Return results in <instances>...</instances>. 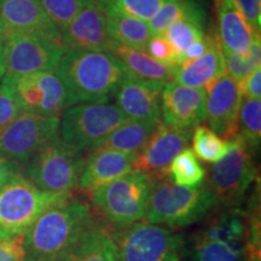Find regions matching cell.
I'll list each match as a JSON object with an SVG mask.
<instances>
[{
  "instance_id": "9c48e42d",
  "label": "cell",
  "mask_w": 261,
  "mask_h": 261,
  "mask_svg": "<svg viewBox=\"0 0 261 261\" xmlns=\"http://www.w3.org/2000/svg\"><path fill=\"white\" fill-rule=\"evenodd\" d=\"M128 121L117 106L108 103H77L64 110L58 136L80 152L91 151L114 129Z\"/></svg>"
},
{
  "instance_id": "ac0fdd59",
  "label": "cell",
  "mask_w": 261,
  "mask_h": 261,
  "mask_svg": "<svg viewBox=\"0 0 261 261\" xmlns=\"http://www.w3.org/2000/svg\"><path fill=\"white\" fill-rule=\"evenodd\" d=\"M163 85L165 83L142 80L127 74L115 94L117 108L128 120L162 122Z\"/></svg>"
},
{
  "instance_id": "ba28073f",
  "label": "cell",
  "mask_w": 261,
  "mask_h": 261,
  "mask_svg": "<svg viewBox=\"0 0 261 261\" xmlns=\"http://www.w3.org/2000/svg\"><path fill=\"white\" fill-rule=\"evenodd\" d=\"M117 261H180L184 237L173 228L138 221L113 228Z\"/></svg>"
},
{
  "instance_id": "30bf717a",
  "label": "cell",
  "mask_w": 261,
  "mask_h": 261,
  "mask_svg": "<svg viewBox=\"0 0 261 261\" xmlns=\"http://www.w3.org/2000/svg\"><path fill=\"white\" fill-rule=\"evenodd\" d=\"M71 195L42 191L23 174L0 184V227L9 233H24L40 215Z\"/></svg>"
},
{
  "instance_id": "484cf974",
  "label": "cell",
  "mask_w": 261,
  "mask_h": 261,
  "mask_svg": "<svg viewBox=\"0 0 261 261\" xmlns=\"http://www.w3.org/2000/svg\"><path fill=\"white\" fill-rule=\"evenodd\" d=\"M160 122L155 121H135L128 120L116 129H114L97 148L117 150V151L135 154L144 148Z\"/></svg>"
},
{
  "instance_id": "60d3db41",
  "label": "cell",
  "mask_w": 261,
  "mask_h": 261,
  "mask_svg": "<svg viewBox=\"0 0 261 261\" xmlns=\"http://www.w3.org/2000/svg\"><path fill=\"white\" fill-rule=\"evenodd\" d=\"M247 261H261V244L248 243Z\"/></svg>"
},
{
  "instance_id": "4316f807",
  "label": "cell",
  "mask_w": 261,
  "mask_h": 261,
  "mask_svg": "<svg viewBox=\"0 0 261 261\" xmlns=\"http://www.w3.org/2000/svg\"><path fill=\"white\" fill-rule=\"evenodd\" d=\"M169 180L180 187L194 188L205 178V169L191 149H184L175 156L166 169Z\"/></svg>"
},
{
  "instance_id": "e0dca14e",
  "label": "cell",
  "mask_w": 261,
  "mask_h": 261,
  "mask_svg": "<svg viewBox=\"0 0 261 261\" xmlns=\"http://www.w3.org/2000/svg\"><path fill=\"white\" fill-rule=\"evenodd\" d=\"M161 113L166 125L192 129L205 117V90L167 81L161 92Z\"/></svg>"
},
{
  "instance_id": "74e56055",
  "label": "cell",
  "mask_w": 261,
  "mask_h": 261,
  "mask_svg": "<svg viewBox=\"0 0 261 261\" xmlns=\"http://www.w3.org/2000/svg\"><path fill=\"white\" fill-rule=\"evenodd\" d=\"M243 98L260 99L261 98V68L257 67L249 75L238 83Z\"/></svg>"
},
{
  "instance_id": "ab89813d",
  "label": "cell",
  "mask_w": 261,
  "mask_h": 261,
  "mask_svg": "<svg viewBox=\"0 0 261 261\" xmlns=\"http://www.w3.org/2000/svg\"><path fill=\"white\" fill-rule=\"evenodd\" d=\"M214 38L215 35H207V37L204 35V38L202 39V40L196 41L194 44H191L190 46L184 51V54H182V60L185 62V61L195 60V58L201 57L202 55H204L205 51L210 48L212 42L214 40Z\"/></svg>"
},
{
  "instance_id": "6da1fadb",
  "label": "cell",
  "mask_w": 261,
  "mask_h": 261,
  "mask_svg": "<svg viewBox=\"0 0 261 261\" xmlns=\"http://www.w3.org/2000/svg\"><path fill=\"white\" fill-rule=\"evenodd\" d=\"M189 238L191 261H247L254 231H260V205L215 207Z\"/></svg>"
},
{
  "instance_id": "4dcf8cb0",
  "label": "cell",
  "mask_w": 261,
  "mask_h": 261,
  "mask_svg": "<svg viewBox=\"0 0 261 261\" xmlns=\"http://www.w3.org/2000/svg\"><path fill=\"white\" fill-rule=\"evenodd\" d=\"M99 8L133 16L143 21H151L167 0H96Z\"/></svg>"
},
{
  "instance_id": "d4e9b609",
  "label": "cell",
  "mask_w": 261,
  "mask_h": 261,
  "mask_svg": "<svg viewBox=\"0 0 261 261\" xmlns=\"http://www.w3.org/2000/svg\"><path fill=\"white\" fill-rule=\"evenodd\" d=\"M104 14L108 37L117 44L144 51L149 39L152 37L148 22L113 10H106Z\"/></svg>"
},
{
  "instance_id": "8d00e7d4",
  "label": "cell",
  "mask_w": 261,
  "mask_h": 261,
  "mask_svg": "<svg viewBox=\"0 0 261 261\" xmlns=\"http://www.w3.org/2000/svg\"><path fill=\"white\" fill-rule=\"evenodd\" d=\"M232 3L254 31L260 32L261 4L256 0H232Z\"/></svg>"
},
{
  "instance_id": "7bdbcfd3",
  "label": "cell",
  "mask_w": 261,
  "mask_h": 261,
  "mask_svg": "<svg viewBox=\"0 0 261 261\" xmlns=\"http://www.w3.org/2000/svg\"><path fill=\"white\" fill-rule=\"evenodd\" d=\"M5 232H6V231H4L2 227H0V236H2V234H4Z\"/></svg>"
},
{
  "instance_id": "d590c367",
  "label": "cell",
  "mask_w": 261,
  "mask_h": 261,
  "mask_svg": "<svg viewBox=\"0 0 261 261\" xmlns=\"http://www.w3.org/2000/svg\"><path fill=\"white\" fill-rule=\"evenodd\" d=\"M144 51L150 57L168 67H178L179 60L177 52L162 35H152L149 39Z\"/></svg>"
},
{
  "instance_id": "d6a6232c",
  "label": "cell",
  "mask_w": 261,
  "mask_h": 261,
  "mask_svg": "<svg viewBox=\"0 0 261 261\" xmlns=\"http://www.w3.org/2000/svg\"><path fill=\"white\" fill-rule=\"evenodd\" d=\"M23 112L14 84L0 83V127L8 125Z\"/></svg>"
},
{
  "instance_id": "836d02e7",
  "label": "cell",
  "mask_w": 261,
  "mask_h": 261,
  "mask_svg": "<svg viewBox=\"0 0 261 261\" xmlns=\"http://www.w3.org/2000/svg\"><path fill=\"white\" fill-rule=\"evenodd\" d=\"M184 0H167L159 12L149 21V28L152 35H160L181 16Z\"/></svg>"
},
{
  "instance_id": "44dd1931",
  "label": "cell",
  "mask_w": 261,
  "mask_h": 261,
  "mask_svg": "<svg viewBox=\"0 0 261 261\" xmlns=\"http://www.w3.org/2000/svg\"><path fill=\"white\" fill-rule=\"evenodd\" d=\"M218 40L221 50L234 55H244L260 32L254 31L242 14L238 11L232 0H217Z\"/></svg>"
},
{
  "instance_id": "e575fe53",
  "label": "cell",
  "mask_w": 261,
  "mask_h": 261,
  "mask_svg": "<svg viewBox=\"0 0 261 261\" xmlns=\"http://www.w3.org/2000/svg\"><path fill=\"white\" fill-rule=\"evenodd\" d=\"M0 261H29L24 233L5 232L0 236Z\"/></svg>"
},
{
  "instance_id": "b9f144b4",
  "label": "cell",
  "mask_w": 261,
  "mask_h": 261,
  "mask_svg": "<svg viewBox=\"0 0 261 261\" xmlns=\"http://www.w3.org/2000/svg\"><path fill=\"white\" fill-rule=\"evenodd\" d=\"M5 75V57H4V41L0 38V81Z\"/></svg>"
},
{
  "instance_id": "cb8c5ba5",
  "label": "cell",
  "mask_w": 261,
  "mask_h": 261,
  "mask_svg": "<svg viewBox=\"0 0 261 261\" xmlns=\"http://www.w3.org/2000/svg\"><path fill=\"white\" fill-rule=\"evenodd\" d=\"M108 54L113 55L121 62L126 68L127 74L138 79L167 83L172 81L174 76L175 67H168L160 63L143 50L113 42Z\"/></svg>"
},
{
  "instance_id": "603a6c76",
  "label": "cell",
  "mask_w": 261,
  "mask_h": 261,
  "mask_svg": "<svg viewBox=\"0 0 261 261\" xmlns=\"http://www.w3.org/2000/svg\"><path fill=\"white\" fill-rule=\"evenodd\" d=\"M58 261H117L112 226L98 219Z\"/></svg>"
},
{
  "instance_id": "3957f363",
  "label": "cell",
  "mask_w": 261,
  "mask_h": 261,
  "mask_svg": "<svg viewBox=\"0 0 261 261\" xmlns=\"http://www.w3.org/2000/svg\"><path fill=\"white\" fill-rule=\"evenodd\" d=\"M54 71L63 81L70 107L108 103L127 75L126 68L113 55L77 48H67Z\"/></svg>"
},
{
  "instance_id": "277c9868",
  "label": "cell",
  "mask_w": 261,
  "mask_h": 261,
  "mask_svg": "<svg viewBox=\"0 0 261 261\" xmlns=\"http://www.w3.org/2000/svg\"><path fill=\"white\" fill-rule=\"evenodd\" d=\"M154 185L146 208L148 223L181 228L200 223L217 205L214 195L204 182L194 188L180 187L167 175H154Z\"/></svg>"
},
{
  "instance_id": "4fadbf2b",
  "label": "cell",
  "mask_w": 261,
  "mask_h": 261,
  "mask_svg": "<svg viewBox=\"0 0 261 261\" xmlns=\"http://www.w3.org/2000/svg\"><path fill=\"white\" fill-rule=\"evenodd\" d=\"M12 84L22 108L27 112L60 117L70 107L63 81L54 70L23 75Z\"/></svg>"
},
{
  "instance_id": "5bb4252c",
  "label": "cell",
  "mask_w": 261,
  "mask_h": 261,
  "mask_svg": "<svg viewBox=\"0 0 261 261\" xmlns=\"http://www.w3.org/2000/svg\"><path fill=\"white\" fill-rule=\"evenodd\" d=\"M32 35L61 41V33L39 0H0V38Z\"/></svg>"
},
{
  "instance_id": "8fae6325",
  "label": "cell",
  "mask_w": 261,
  "mask_h": 261,
  "mask_svg": "<svg viewBox=\"0 0 261 261\" xmlns=\"http://www.w3.org/2000/svg\"><path fill=\"white\" fill-rule=\"evenodd\" d=\"M60 117L44 116L23 110L0 127V152L23 165L38 150L58 136Z\"/></svg>"
},
{
  "instance_id": "5b68a950",
  "label": "cell",
  "mask_w": 261,
  "mask_h": 261,
  "mask_svg": "<svg viewBox=\"0 0 261 261\" xmlns=\"http://www.w3.org/2000/svg\"><path fill=\"white\" fill-rule=\"evenodd\" d=\"M154 179L152 174L132 169L90 192L91 202L113 228L129 226L145 218Z\"/></svg>"
},
{
  "instance_id": "7402d4cb",
  "label": "cell",
  "mask_w": 261,
  "mask_h": 261,
  "mask_svg": "<svg viewBox=\"0 0 261 261\" xmlns=\"http://www.w3.org/2000/svg\"><path fill=\"white\" fill-rule=\"evenodd\" d=\"M226 74L221 46L215 35L213 42L204 55L195 60L185 61L175 67L174 83L192 89H208L214 81Z\"/></svg>"
},
{
  "instance_id": "7a4b0ae2",
  "label": "cell",
  "mask_w": 261,
  "mask_h": 261,
  "mask_svg": "<svg viewBox=\"0 0 261 261\" xmlns=\"http://www.w3.org/2000/svg\"><path fill=\"white\" fill-rule=\"evenodd\" d=\"M99 218L92 204L70 196L45 211L24 232L29 261H58Z\"/></svg>"
},
{
  "instance_id": "52a82bcc",
  "label": "cell",
  "mask_w": 261,
  "mask_h": 261,
  "mask_svg": "<svg viewBox=\"0 0 261 261\" xmlns=\"http://www.w3.org/2000/svg\"><path fill=\"white\" fill-rule=\"evenodd\" d=\"M230 150L223 160L212 166L204 182L214 195L218 207H241L255 184L257 166L255 151L240 136L230 139Z\"/></svg>"
},
{
  "instance_id": "d6986e66",
  "label": "cell",
  "mask_w": 261,
  "mask_h": 261,
  "mask_svg": "<svg viewBox=\"0 0 261 261\" xmlns=\"http://www.w3.org/2000/svg\"><path fill=\"white\" fill-rule=\"evenodd\" d=\"M60 33L61 42L67 48L108 52L114 42L108 37L106 14L96 0L62 28Z\"/></svg>"
},
{
  "instance_id": "7c38bea8",
  "label": "cell",
  "mask_w": 261,
  "mask_h": 261,
  "mask_svg": "<svg viewBox=\"0 0 261 261\" xmlns=\"http://www.w3.org/2000/svg\"><path fill=\"white\" fill-rule=\"evenodd\" d=\"M3 41L5 75L2 80L11 84L23 75L55 70L67 51L61 41L32 35H15Z\"/></svg>"
},
{
  "instance_id": "83f0119b",
  "label": "cell",
  "mask_w": 261,
  "mask_h": 261,
  "mask_svg": "<svg viewBox=\"0 0 261 261\" xmlns=\"http://www.w3.org/2000/svg\"><path fill=\"white\" fill-rule=\"evenodd\" d=\"M194 154L207 163H217L225 158L230 150V140L223 139L210 127L197 126L192 133Z\"/></svg>"
},
{
  "instance_id": "1f68e13d",
  "label": "cell",
  "mask_w": 261,
  "mask_h": 261,
  "mask_svg": "<svg viewBox=\"0 0 261 261\" xmlns=\"http://www.w3.org/2000/svg\"><path fill=\"white\" fill-rule=\"evenodd\" d=\"M93 0H39L51 22L60 29L70 23Z\"/></svg>"
},
{
  "instance_id": "f1b7e54d",
  "label": "cell",
  "mask_w": 261,
  "mask_h": 261,
  "mask_svg": "<svg viewBox=\"0 0 261 261\" xmlns=\"http://www.w3.org/2000/svg\"><path fill=\"white\" fill-rule=\"evenodd\" d=\"M238 136L253 151L260 148L261 102L260 99L243 98L238 116Z\"/></svg>"
},
{
  "instance_id": "ffe728a7",
  "label": "cell",
  "mask_w": 261,
  "mask_h": 261,
  "mask_svg": "<svg viewBox=\"0 0 261 261\" xmlns=\"http://www.w3.org/2000/svg\"><path fill=\"white\" fill-rule=\"evenodd\" d=\"M136 156L106 148L91 150L90 155L85 158L79 188L90 194L97 188L116 180L132 171Z\"/></svg>"
},
{
  "instance_id": "f546056e",
  "label": "cell",
  "mask_w": 261,
  "mask_h": 261,
  "mask_svg": "<svg viewBox=\"0 0 261 261\" xmlns=\"http://www.w3.org/2000/svg\"><path fill=\"white\" fill-rule=\"evenodd\" d=\"M225 69L230 77L240 83L247 75H249L255 68L260 67L261 62V39L257 37L249 50L244 55H234L231 52L223 51Z\"/></svg>"
},
{
  "instance_id": "f35d334b",
  "label": "cell",
  "mask_w": 261,
  "mask_h": 261,
  "mask_svg": "<svg viewBox=\"0 0 261 261\" xmlns=\"http://www.w3.org/2000/svg\"><path fill=\"white\" fill-rule=\"evenodd\" d=\"M18 174H23V167L15 160L0 152V184Z\"/></svg>"
},
{
  "instance_id": "2e32d148",
  "label": "cell",
  "mask_w": 261,
  "mask_h": 261,
  "mask_svg": "<svg viewBox=\"0 0 261 261\" xmlns=\"http://www.w3.org/2000/svg\"><path fill=\"white\" fill-rule=\"evenodd\" d=\"M191 136V129L160 122L144 148L137 154L133 169L152 175H166L169 163L188 148Z\"/></svg>"
},
{
  "instance_id": "8992f818",
  "label": "cell",
  "mask_w": 261,
  "mask_h": 261,
  "mask_svg": "<svg viewBox=\"0 0 261 261\" xmlns=\"http://www.w3.org/2000/svg\"><path fill=\"white\" fill-rule=\"evenodd\" d=\"M85 158L57 136L23 165V175L40 190L71 195L79 188Z\"/></svg>"
},
{
  "instance_id": "9a60e30c",
  "label": "cell",
  "mask_w": 261,
  "mask_h": 261,
  "mask_svg": "<svg viewBox=\"0 0 261 261\" xmlns=\"http://www.w3.org/2000/svg\"><path fill=\"white\" fill-rule=\"evenodd\" d=\"M242 94L238 83L227 74L205 89V117L210 128L223 139L230 140L238 135Z\"/></svg>"
}]
</instances>
